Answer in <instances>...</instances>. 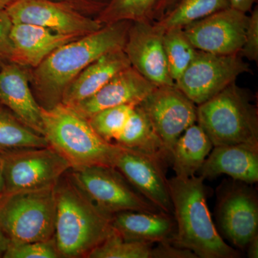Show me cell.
<instances>
[{
    "mask_svg": "<svg viewBox=\"0 0 258 258\" xmlns=\"http://www.w3.org/2000/svg\"><path fill=\"white\" fill-rule=\"evenodd\" d=\"M157 87L129 66L113 76L93 96L71 107L88 119L106 108L122 105L136 106Z\"/></svg>",
    "mask_w": 258,
    "mask_h": 258,
    "instance_id": "cell-17",
    "label": "cell"
},
{
    "mask_svg": "<svg viewBox=\"0 0 258 258\" xmlns=\"http://www.w3.org/2000/svg\"><path fill=\"white\" fill-rule=\"evenodd\" d=\"M249 72L248 64L240 53L218 55L198 50L175 85L199 106L235 83L241 75Z\"/></svg>",
    "mask_w": 258,
    "mask_h": 258,
    "instance_id": "cell-9",
    "label": "cell"
},
{
    "mask_svg": "<svg viewBox=\"0 0 258 258\" xmlns=\"http://www.w3.org/2000/svg\"><path fill=\"white\" fill-rule=\"evenodd\" d=\"M17 0H0V10H5Z\"/></svg>",
    "mask_w": 258,
    "mask_h": 258,
    "instance_id": "cell-39",
    "label": "cell"
},
{
    "mask_svg": "<svg viewBox=\"0 0 258 258\" xmlns=\"http://www.w3.org/2000/svg\"><path fill=\"white\" fill-rule=\"evenodd\" d=\"M5 11L13 24L37 25L64 35L82 37L103 26L96 18L52 0H17Z\"/></svg>",
    "mask_w": 258,
    "mask_h": 258,
    "instance_id": "cell-12",
    "label": "cell"
},
{
    "mask_svg": "<svg viewBox=\"0 0 258 258\" xmlns=\"http://www.w3.org/2000/svg\"><path fill=\"white\" fill-rule=\"evenodd\" d=\"M111 227L123 240L146 243H171L176 232L174 216L164 212H118L112 215Z\"/></svg>",
    "mask_w": 258,
    "mask_h": 258,
    "instance_id": "cell-20",
    "label": "cell"
},
{
    "mask_svg": "<svg viewBox=\"0 0 258 258\" xmlns=\"http://www.w3.org/2000/svg\"><path fill=\"white\" fill-rule=\"evenodd\" d=\"M213 144L199 124L184 131L174 144L171 165L175 176L189 178L196 175L211 152Z\"/></svg>",
    "mask_w": 258,
    "mask_h": 258,
    "instance_id": "cell-23",
    "label": "cell"
},
{
    "mask_svg": "<svg viewBox=\"0 0 258 258\" xmlns=\"http://www.w3.org/2000/svg\"><path fill=\"white\" fill-rule=\"evenodd\" d=\"M197 122L213 147L258 146V113L247 90L232 83L197 106Z\"/></svg>",
    "mask_w": 258,
    "mask_h": 258,
    "instance_id": "cell-5",
    "label": "cell"
},
{
    "mask_svg": "<svg viewBox=\"0 0 258 258\" xmlns=\"http://www.w3.org/2000/svg\"><path fill=\"white\" fill-rule=\"evenodd\" d=\"M72 8L81 14L96 18L111 0H52Z\"/></svg>",
    "mask_w": 258,
    "mask_h": 258,
    "instance_id": "cell-33",
    "label": "cell"
},
{
    "mask_svg": "<svg viewBox=\"0 0 258 258\" xmlns=\"http://www.w3.org/2000/svg\"><path fill=\"white\" fill-rule=\"evenodd\" d=\"M44 137L49 145L69 162L71 169L114 165L120 147L97 134L87 118L72 107L60 103L42 108Z\"/></svg>",
    "mask_w": 258,
    "mask_h": 258,
    "instance_id": "cell-4",
    "label": "cell"
},
{
    "mask_svg": "<svg viewBox=\"0 0 258 258\" xmlns=\"http://www.w3.org/2000/svg\"><path fill=\"white\" fill-rule=\"evenodd\" d=\"M60 254L55 239L37 242H14L10 241L3 258H58Z\"/></svg>",
    "mask_w": 258,
    "mask_h": 258,
    "instance_id": "cell-30",
    "label": "cell"
},
{
    "mask_svg": "<svg viewBox=\"0 0 258 258\" xmlns=\"http://www.w3.org/2000/svg\"><path fill=\"white\" fill-rule=\"evenodd\" d=\"M154 244L123 240L113 231L88 258H153Z\"/></svg>",
    "mask_w": 258,
    "mask_h": 258,
    "instance_id": "cell-28",
    "label": "cell"
},
{
    "mask_svg": "<svg viewBox=\"0 0 258 258\" xmlns=\"http://www.w3.org/2000/svg\"><path fill=\"white\" fill-rule=\"evenodd\" d=\"M239 53L252 62L258 60V8L254 7L249 16L243 45Z\"/></svg>",
    "mask_w": 258,
    "mask_h": 258,
    "instance_id": "cell-31",
    "label": "cell"
},
{
    "mask_svg": "<svg viewBox=\"0 0 258 258\" xmlns=\"http://www.w3.org/2000/svg\"><path fill=\"white\" fill-rule=\"evenodd\" d=\"M164 30L155 22H132L123 50L131 66L156 86L175 85L168 70Z\"/></svg>",
    "mask_w": 258,
    "mask_h": 258,
    "instance_id": "cell-14",
    "label": "cell"
},
{
    "mask_svg": "<svg viewBox=\"0 0 258 258\" xmlns=\"http://www.w3.org/2000/svg\"><path fill=\"white\" fill-rule=\"evenodd\" d=\"M0 164L5 194L52 187L71 169L50 146L0 154Z\"/></svg>",
    "mask_w": 258,
    "mask_h": 258,
    "instance_id": "cell-8",
    "label": "cell"
},
{
    "mask_svg": "<svg viewBox=\"0 0 258 258\" xmlns=\"http://www.w3.org/2000/svg\"><path fill=\"white\" fill-rule=\"evenodd\" d=\"M257 0H229L230 8L247 14L252 11Z\"/></svg>",
    "mask_w": 258,
    "mask_h": 258,
    "instance_id": "cell-34",
    "label": "cell"
},
{
    "mask_svg": "<svg viewBox=\"0 0 258 258\" xmlns=\"http://www.w3.org/2000/svg\"><path fill=\"white\" fill-rule=\"evenodd\" d=\"M48 146L43 135L29 128L5 108L0 111V154Z\"/></svg>",
    "mask_w": 258,
    "mask_h": 258,
    "instance_id": "cell-25",
    "label": "cell"
},
{
    "mask_svg": "<svg viewBox=\"0 0 258 258\" xmlns=\"http://www.w3.org/2000/svg\"><path fill=\"white\" fill-rule=\"evenodd\" d=\"M9 243V239L8 238V237L5 235L3 231L0 228V258L3 257V256H4Z\"/></svg>",
    "mask_w": 258,
    "mask_h": 258,
    "instance_id": "cell-37",
    "label": "cell"
},
{
    "mask_svg": "<svg viewBox=\"0 0 258 258\" xmlns=\"http://www.w3.org/2000/svg\"><path fill=\"white\" fill-rule=\"evenodd\" d=\"M205 179L200 175L168 179L176 222L171 244L200 258L240 257V252L227 244L212 221Z\"/></svg>",
    "mask_w": 258,
    "mask_h": 258,
    "instance_id": "cell-2",
    "label": "cell"
},
{
    "mask_svg": "<svg viewBox=\"0 0 258 258\" xmlns=\"http://www.w3.org/2000/svg\"><path fill=\"white\" fill-rule=\"evenodd\" d=\"M67 174L93 205L111 216L124 211L163 212L144 198L113 166H92L70 169Z\"/></svg>",
    "mask_w": 258,
    "mask_h": 258,
    "instance_id": "cell-7",
    "label": "cell"
},
{
    "mask_svg": "<svg viewBox=\"0 0 258 258\" xmlns=\"http://www.w3.org/2000/svg\"><path fill=\"white\" fill-rule=\"evenodd\" d=\"M114 144L156 158L166 166L171 164L170 155L138 104L134 107L124 128Z\"/></svg>",
    "mask_w": 258,
    "mask_h": 258,
    "instance_id": "cell-22",
    "label": "cell"
},
{
    "mask_svg": "<svg viewBox=\"0 0 258 258\" xmlns=\"http://www.w3.org/2000/svg\"><path fill=\"white\" fill-rule=\"evenodd\" d=\"M171 158L174 144L197 123V106L181 90L158 86L139 103Z\"/></svg>",
    "mask_w": 258,
    "mask_h": 258,
    "instance_id": "cell-11",
    "label": "cell"
},
{
    "mask_svg": "<svg viewBox=\"0 0 258 258\" xmlns=\"http://www.w3.org/2000/svg\"><path fill=\"white\" fill-rule=\"evenodd\" d=\"M5 194V180L3 176V170H2L1 164H0V198Z\"/></svg>",
    "mask_w": 258,
    "mask_h": 258,
    "instance_id": "cell-38",
    "label": "cell"
},
{
    "mask_svg": "<svg viewBox=\"0 0 258 258\" xmlns=\"http://www.w3.org/2000/svg\"><path fill=\"white\" fill-rule=\"evenodd\" d=\"M249 184L234 179L220 185L215 214L219 231L231 244L246 250L258 235L257 192Z\"/></svg>",
    "mask_w": 258,
    "mask_h": 258,
    "instance_id": "cell-10",
    "label": "cell"
},
{
    "mask_svg": "<svg viewBox=\"0 0 258 258\" xmlns=\"http://www.w3.org/2000/svg\"><path fill=\"white\" fill-rule=\"evenodd\" d=\"M55 239L60 257H87L113 232L111 215L99 210L67 172L54 187Z\"/></svg>",
    "mask_w": 258,
    "mask_h": 258,
    "instance_id": "cell-3",
    "label": "cell"
},
{
    "mask_svg": "<svg viewBox=\"0 0 258 258\" xmlns=\"http://www.w3.org/2000/svg\"><path fill=\"white\" fill-rule=\"evenodd\" d=\"M248 18L246 13L229 8L194 22L183 30L197 50L232 55L242 49Z\"/></svg>",
    "mask_w": 258,
    "mask_h": 258,
    "instance_id": "cell-13",
    "label": "cell"
},
{
    "mask_svg": "<svg viewBox=\"0 0 258 258\" xmlns=\"http://www.w3.org/2000/svg\"><path fill=\"white\" fill-rule=\"evenodd\" d=\"M163 45L169 75L174 83L194 60L198 50L193 46L182 28H174L164 32Z\"/></svg>",
    "mask_w": 258,
    "mask_h": 258,
    "instance_id": "cell-26",
    "label": "cell"
},
{
    "mask_svg": "<svg viewBox=\"0 0 258 258\" xmlns=\"http://www.w3.org/2000/svg\"><path fill=\"white\" fill-rule=\"evenodd\" d=\"M131 66L123 49L111 51L88 66L66 88L61 103L74 106L89 98L120 71Z\"/></svg>",
    "mask_w": 258,
    "mask_h": 258,
    "instance_id": "cell-21",
    "label": "cell"
},
{
    "mask_svg": "<svg viewBox=\"0 0 258 258\" xmlns=\"http://www.w3.org/2000/svg\"><path fill=\"white\" fill-rule=\"evenodd\" d=\"M176 0H159L154 12V21H157L167 11Z\"/></svg>",
    "mask_w": 258,
    "mask_h": 258,
    "instance_id": "cell-35",
    "label": "cell"
},
{
    "mask_svg": "<svg viewBox=\"0 0 258 258\" xmlns=\"http://www.w3.org/2000/svg\"><path fill=\"white\" fill-rule=\"evenodd\" d=\"M30 70L13 62L0 68V106L29 128L44 136L42 108L32 93Z\"/></svg>",
    "mask_w": 258,
    "mask_h": 258,
    "instance_id": "cell-16",
    "label": "cell"
},
{
    "mask_svg": "<svg viewBox=\"0 0 258 258\" xmlns=\"http://www.w3.org/2000/svg\"><path fill=\"white\" fill-rule=\"evenodd\" d=\"M245 251L247 252V257L249 258L258 257V235L250 241Z\"/></svg>",
    "mask_w": 258,
    "mask_h": 258,
    "instance_id": "cell-36",
    "label": "cell"
},
{
    "mask_svg": "<svg viewBox=\"0 0 258 258\" xmlns=\"http://www.w3.org/2000/svg\"><path fill=\"white\" fill-rule=\"evenodd\" d=\"M3 109H4V108H3V107H2L1 106H0V111H2V110Z\"/></svg>",
    "mask_w": 258,
    "mask_h": 258,
    "instance_id": "cell-40",
    "label": "cell"
},
{
    "mask_svg": "<svg viewBox=\"0 0 258 258\" xmlns=\"http://www.w3.org/2000/svg\"><path fill=\"white\" fill-rule=\"evenodd\" d=\"M79 37L30 24H13L10 32L13 45L10 62L35 69L56 49Z\"/></svg>",
    "mask_w": 258,
    "mask_h": 258,
    "instance_id": "cell-18",
    "label": "cell"
},
{
    "mask_svg": "<svg viewBox=\"0 0 258 258\" xmlns=\"http://www.w3.org/2000/svg\"><path fill=\"white\" fill-rule=\"evenodd\" d=\"M166 166L156 158L120 147L113 165L144 198L161 211L173 215Z\"/></svg>",
    "mask_w": 258,
    "mask_h": 258,
    "instance_id": "cell-15",
    "label": "cell"
},
{
    "mask_svg": "<svg viewBox=\"0 0 258 258\" xmlns=\"http://www.w3.org/2000/svg\"><path fill=\"white\" fill-rule=\"evenodd\" d=\"M198 172L205 179L225 174L253 184L258 181V146L251 144L213 147Z\"/></svg>",
    "mask_w": 258,
    "mask_h": 258,
    "instance_id": "cell-19",
    "label": "cell"
},
{
    "mask_svg": "<svg viewBox=\"0 0 258 258\" xmlns=\"http://www.w3.org/2000/svg\"><path fill=\"white\" fill-rule=\"evenodd\" d=\"M131 21L108 24L96 32L56 49L37 68L30 70V83L35 99L43 109L60 104L66 88L98 57L123 49Z\"/></svg>",
    "mask_w": 258,
    "mask_h": 258,
    "instance_id": "cell-1",
    "label": "cell"
},
{
    "mask_svg": "<svg viewBox=\"0 0 258 258\" xmlns=\"http://www.w3.org/2000/svg\"><path fill=\"white\" fill-rule=\"evenodd\" d=\"M230 8L229 0H176L175 3L155 22L164 32L184 28L194 22Z\"/></svg>",
    "mask_w": 258,
    "mask_h": 258,
    "instance_id": "cell-24",
    "label": "cell"
},
{
    "mask_svg": "<svg viewBox=\"0 0 258 258\" xmlns=\"http://www.w3.org/2000/svg\"><path fill=\"white\" fill-rule=\"evenodd\" d=\"M134 105L106 108L88 118L90 124L99 137L109 143L114 144L126 124Z\"/></svg>",
    "mask_w": 258,
    "mask_h": 258,
    "instance_id": "cell-29",
    "label": "cell"
},
{
    "mask_svg": "<svg viewBox=\"0 0 258 258\" xmlns=\"http://www.w3.org/2000/svg\"><path fill=\"white\" fill-rule=\"evenodd\" d=\"M159 0H111L96 19L103 25L120 21L153 22Z\"/></svg>",
    "mask_w": 258,
    "mask_h": 258,
    "instance_id": "cell-27",
    "label": "cell"
},
{
    "mask_svg": "<svg viewBox=\"0 0 258 258\" xmlns=\"http://www.w3.org/2000/svg\"><path fill=\"white\" fill-rule=\"evenodd\" d=\"M13 22L5 10H0V68L11 62L13 45L10 39Z\"/></svg>",
    "mask_w": 258,
    "mask_h": 258,
    "instance_id": "cell-32",
    "label": "cell"
},
{
    "mask_svg": "<svg viewBox=\"0 0 258 258\" xmlns=\"http://www.w3.org/2000/svg\"><path fill=\"white\" fill-rule=\"evenodd\" d=\"M54 187L4 194L0 198V228L10 241L37 242L53 238Z\"/></svg>",
    "mask_w": 258,
    "mask_h": 258,
    "instance_id": "cell-6",
    "label": "cell"
}]
</instances>
